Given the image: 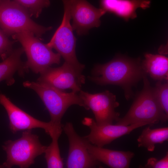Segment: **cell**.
<instances>
[{"mask_svg": "<svg viewBox=\"0 0 168 168\" xmlns=\"http://www.w3.org/2000/svg\"><path fill=\"white\" fill-rule=\"evenodd\" d=\"M90 80L101 85H118L123 89L127 100L133 95L132 87L145 73L142 69L140 58H132L119 55L104 64L96 65Z\"/></svg>", "mask_w": 168, "mask_h": 168, "instance_id": "6da1fadb", "label": "cell"}, {"mask_svg": "<svg viewBox=\"0 0 168 168\" xmlns=\"http://www.w3.org/2000/svg\"><path fill=\"white\" fill-rule=\"evenodd\" d=\"M142 79L143 89L136 96L126 114L123 118H119L116 124L127 126L143 122L152 125L167 121L168 116L159 104L146 73Z\"/></svg>", "mask_w": 168, "mask_h": 168, "instance_id": "7a4b0ae2", "label": "cell"}, {"mask_svg": "<svg viewBox=\"0 0 168 168\" xmlns=\"http://www.w3.org/2000/svg\"><path fill=\"white\" fill-rule=\"evenodd\" d=\"M24 87L34 90L40 98L48 110L50 121L54 127H63L62 119L68 108L73 105L86 109L82 100L77 93L63 91L47 84L39 82L26 81Z\"/></svg>", "mask_w": 168, "mask_h": 168, "instance_id": "3957f363", "label": "cell"}, {"mask_svg": "<svg viewBox=\"0 0 168 168\" xmlns=\"http://www.w3.org/2000/svg\"><path fill=\"white\" fill-rule=\"evenodd\" d=\"M30 17L27 10L14 0H0V27L7 35L27 31L39 38L52 29L36 23Z\"/></svg>", "mask_w": 168, "mask_h": 168, "instance_id": "277c9868", "label": "cell"}, {"mask_svg": "<svg viewBox=\"0 0 168 168\" xmlns=\"http://www.w3.org/2000/svg\"><path fill=\"white\" fill-rule=\"evenodd\" d=\"M47 147L41 144L38 135L32 133V129L26 130L20 138L4 142L2 147L6 153L7 159L2 165L4 168L15 165L28 168L35 163L37 157L44 153Z\"/></svg>", "mask_w": 168, "mask_h": 168, "instance_id": "5b68a950", "label": "cell"}, {"mask_svg": "<svg viewBox=\"0 0 168 168\" xmlns=\"http://www.w3.org/2000/svg\"><path fill=\"white\" fill-rule=\"evenodd\" d=\"M22 46L27 57L25 65L35 73H41L53 64H58L61 55L53 52L47 44L42 43L33 33L21 32L12 35Z\"/></svg>", "mask_w": 168, "mask_h": 168, "instance_id": "8992f818", "label": "cell"}, {"mask_svg": "<svg viewBox=\"0 0 168 168\" xmlns=\"http://www.w3.org/2000/svg\"><path fill=\"white\" fill-rule=\"evenodd\" d=\"M64 7V15L62 23L57 30L48 45L55 49L62 57L65 62L82 72L84 65L77 60L75 52L76 38L70 23L71 19L68 0H61Z\"/></svg>", "mask_w": 168, "mask_h": 168, "instance_id": "52a82bcc", "label": "cell"}, {"mask_svg": "<svg viewBox=\"0 0 168 168\" xmlns=\"http://www.w3.org/2000/svg\"><path fill=\"white\" fill-rule=\"evenodd\" d=\"M86 107L93 113L96 124L102 126L113 124L118 120L119 113L115 111L119 103L116 96L106 90L101 93L91 94L81 90L79 94Z\"/></svg>", "mask_w": 168, "mask_h": 168, "instance_id": "ba28073f", "label": "cell"}, {"mask_svg": "<svg viewBox=\"0 0 168 168\" xmlns=\"http://www.w3.org/2000/svg\"><path fill=\"white\" fill-rule=\"evenodd\" d=\"M63 128L69 142L66 164L67 168H96L101 166L100 162L96 160L89 152L86 145L87 140L77 134L71 123H66Z\"/></svg>", "mask_w": 168, "mask_h": 168, "instance_id": "9c48e42d", "label": "cell"}, {"mask_svg": "<svg viewBox=\"0 0 168 168\" xmlns=\"http://www.w3.org/2000/svg\"><path fill=\"white\" fill-rule=\"evenodd\" d=\"M85 80L82 72L64 62L60 67L48 68L40 74L37 81L61 90L69 89L77 93L81 90Z\"/></svg>", "mask_w": 168, "mask_h": 168, "instance_id": "30bf717a", "label": "cell"}, {"mask_svg": "<svg viewBox=\"0 0 168 168\" xmlns=\"http://www.w3.org/2000/svg\"><path fill=\"white\" fill-rule=\"evenodd\" d=\"M82 124L89 128L90 133L84 137L91 143L100 147H103L123 135L129 134L138 128L149 124L146 123H138L127 125L110 124L100 126L95 120L89 117H85Z\"/></svg>", "mask_w": 168, "mask_h": 168, "instance_id": "8fae6325", "label": "cell"}, {"mask_svg": "<svg viewBox=\"0 0 168 168\" xmlns=\"http://www.w3.org/2000/svg\"><path fill=\"white\" fill-rule=\"evenodd\" d=\"M68 1L72 19V30L78 35L86 34L91 28L100 26V18L106 12L105 10L95 7L86 0Z\"/></svg>", "mask_w": 168, "mask_h": 168, "instance_id": "7c38bea8", "label": "cell"}, {"mask_svg": "<svg viewBox=\"0 0 168 168\" xmlns=\"http://www.w3.org/2000/svg\"><path fill=\"white\" fill-rule=\"evenodd\" d=\"M0 104L7 111L9 128L13 133L21 130L40 128L50 135L54 129L55 127L50 121L45 122L35 118L14 105L3 94H0Z\"/></svg>", "mask_w": 168, "mask_h": 168, "instance_id": "4fadbf2b", "label": "cell"}, {"mask_svg": "<svg viewBox=\"0 0 168 168\" xmlns=\"http://www.w3.org/2000/svg\"><path fill=\"white\" fill-rule=\"evenodd\" d=\"M86 145L89 152L96 160L112 168H129L134 155L130 151H116L98 147L87 140Z\"/></svg>", "mask_w": 168, "mask_h": 168, "instance_id": "5bb4252c", "label": "cell"}, {"mask_svg": "<svg viewBox=\"0 0 168 168\" xmlns=\"http://www.w3.org/2000/svg\"><path fill=\"white\" fill-rule=\"evenodd\" d=\"M150 3V0H100L101 8L126 21L137 17V9H147Z\"/></svg>", "mask_w": 168, "mask_h": 168, "instance_id": "9a60e30c", "label": "cell"}, {"mask_svg": "<svg viewBox=\"0 0 168 168\" xmlns=\"http://www.w3.org/2000/svg\"><path fill=\"white\" fill-rule=\"evenodd\" d=\"M24 52L22 47L15 49L0 63V82L6 80L8 85H11L15 82L13 76L15 72H17L20 75L23 76L28 71L25 63L21 58Z\"/></svg>", "mask_w": 168, "mask_h": 168, "instance_id": "2e32d148", "label": "cell"}, {"mask_svg": "<svg viewBox=\"0 0 168 168\" xmlns=\"http://www.w3.org/2000/svg\"><path fill=\"white\" fill-rule=\"evenodd\" d=\"M141 63L142 69L153 79L158 81L168 80V58L160 54L146 53Z\"/></svg>", "mask_w": 168, "mask_h": 168, "instance_id": "e0dca14e", "label": "cell"}, {"mask_svg": "<svg viewBox=\"0 0 168 168\" xmlns=\"http://www.w3.org/2000/svg\"><path fill=\"white\" fill-rule=\"evenodd\" d=\"M168 139V127L153 129L148 127L143 130L137 140L139 147H144L148 151L153 152L156 144H161Z\"/></svg>", "mask_w": 168, "mask_h": 168, "instance_id": "ac0fdd59", "label": "cell"}, {"mask_svg": "<svg viewBox=\"0 0 168 168\" xmlns=\"http://www.w3.org/2000/svg\"><path fill=\"white\" fill-rule=\"evenodd\" d=\"M63 130L62 128H55L50 135L52 139V142L47 147L44 152V157L48 168L64 167L58 144V138Z\"/></svg>", "mask_w": 168, "mask_h": 168, "instance_id": "d6986e66", "label": "cell"}, {"mask_svg": "<svg viewBox=\"0 0 168 168\" xmlns=\"http://www.w3.org/2000/svg\"><path fill=\"white\" fill-rule=\"evenodd\" d=\"M28 11L31 16L38 17L42 9L49 7L50 0H14Z\"/></svg>", "mask_w": 168, "mask_h": 168, "instance_id": "ffe728a7", "label": "cell"}, {"mask_svg": "<svg viewBox=\"0 0 168 168\" xmlns=\"http://www.w3.org/2000/svg\"><path fill=\"white\" fill-rule=\"evenodd\" d=\"M156 96L162 108L168 116V83L158 81L153 88Z\"/></svg>", "mask_w": 168, "mask_h": 168, "instance_id": "44dd1931", "label": "cell"}, {"mask_svg": "<svg viewBox=\"0 0 168 168\" xmlns=\"http://www.w3.org/2000/svg\"><path fill=\"white\" fill-rule=\"evenodd\" d=\"M15 41H11L7 35L0 30V57L6 59L12 52V45Z\"/></svg>", "mask_w": 168, "mask_h": 168, "instance_id": "7402d4cb", "label": "cell"}, {"mask_svg": "<svg viewBox=\"0 0 168 168\" xmlns=\"http://www.w3.org/2000/svg\"><path fill=\"white\" fill-rule=\"evenodd\" d=\"M145 167L150 168H168V152L162 159L158 160L154 157H151L148 159Z\"/></svg>", "mask_w": 168, "mask_h": 168, "instance_id": "603a6c76", "label": "cell"}, {"mask_svg": "<svg viewBox=\"0 0 168 168\" xmlns=\"http://www.w3.org/2000/svg\"><path fill=\"white\" fill-rule=\"evenodd\" d=\"M4 168V166H3L2 164V165H0V168Z\"/></svg>", "mask_w": 168, "mask_h": 168, "instance_id": "cb8c5ba5", "label": "cell"}]
</instances>
